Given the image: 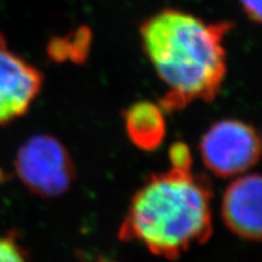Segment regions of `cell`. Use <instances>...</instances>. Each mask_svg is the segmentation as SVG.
<instances>
[{
	"label": "cell",
	"instance_id": "obj_1",
	"mask_svg": "<svg viewBox=\"0 0 262 262\" xmlns=\"http://www.w3.org/2000/svg\"><path fill=\"white\" fill-rule=\"evenodd\" d=\"M232 27L231 22L206 24L175 9L163 10L143 22V49L168 86L164 110L215 98L226 74L224 39Z\"/></svg>",
	"mask_w": 262,
	"mask_h": 262
},
{
	"label": "cell",
	"instance_id": "obj_2",
	"mask_svg": "<svg viewBox=\"0 0 262 262\" xmlns=\"http://www.w3.org/2000/svg\"><path fill=\"white\" fill-rule=\"evenodd\" d=\"M210 191L191 172L170 170L148 180L134 195L120 237L173 258L210 237Z\"/></svg>",
	"mask_w": 262,
	"mask_h": 262
},
{
	"label": "cell",
	"instance_id": "obj_3",
	"mask_svg": "<svg viewBox=\"0 0 262 262\" xmlns=\"http://www.w3.org/2000/svg\"><path fill=\"white\" fill-rule=\"evenodd\" d=\"M15 166L29 191L42 196L63 194L74 175L67 149L49 135H35L26 141L18 150Z\"/></svg>",
	"mask_w": 262,
	"mask_h": 262
},
{
	"label": "cell",
	"instance_id": "obj_4",
	"mask_svg": "<svg viewBox=\"0 0 262 262\" xmlns=\"http://www.w3.org/2000/svg\"><path fill=\"white\" fill-rule=\"evenodd\" d=\"M201 156L206 168L219 176H237L260 157V139L253 126L235 119L215 123L203 136Z\"/></svg>",
	"mask_w": 262,
	"mask_h": 262
},
{
	"label": "cell",
	"instance_id": "obj_5",
	"mask_svg": "<svg viewBox=\"0 0 262 262\" xmlns=\"http://www.w3.org/2000/svg\"><path fill=\"white\" fill-rule=\"evenodd\" d=\"M41 86L40 72L10 50L0 34V125L24 116Z\"/></svg>",
	"mask_w": 262,
	"mask_h": 262
},
{
	"label": "cell",
	"instance_id": "obj_6",
	"mask_svg": "<svg viewBox=\"0 0 262 262\" xmlns=\"http://www.w3.org/2000/svg\"><path fill=\"white\" fill-rule=\"evenodd\" d=\"M222 217L235 234L249 241L261 237V178L257 173L239 176L226 189Z\"/></svg>",
	"mask_w": 262,
	"mask_h": 262
},
{
	"label": "cell",
	"instance_id": "obj_7",
	"mask_svg": "<svg viewBox=\"0 0 262 262\" xmlns=\"http://www.w3.org/2000/svg\"><path fill=\"white\" fill-rule=\"evenodd\" d=\"M125 126L134 145L146 150L162 145L166 131L162 108L148 101L137 102L126 111Z\"/></svg>",
	"mask_w": 262,
	"mask_h": 262
},
{
	"label": "cell",
	"instance_id": "obj_8",
	"mask_svg": "<svg viewBox=\"0 0 262 262\" xmlns=\"http://www.w3.org/2000/svg\"><path fill=\"white\" fill-rule=\"evenodd\" d=\"M68 38L70 44V61L75 64H81L86 61L89 55L93 34L89 27L81 26Z\"/></svg>",
	"mask_w": 262,
	"mask_h": 262
},
{
	"label": "cell",
	"instance_id": "obj_9",
	"mask_svg": "<svg viewBox=\"0 0 262 262\" xmlns=\"http://www.w3.org/2000/svg\"><path fill=\"white\" fill-rule=\"evenodd\" d=\"M169 159L171 163L172 170L182 172H191L193 157L191 149L183 142H176L170 147Z\"/></svg>",
	"mask_w": 262,
	"mask_h": 262
},
{
	"label": "cell",
	"instance_id": "obj_10",
	"mask_svg": "<svg viewBox=\"0 0 262 262\" xmlns=\"http://www.w3.org/2000/svg\"><path fill=\"white\" fill-rule=\"evenodd\" d=\"M0 262H27L21 245L10 235L0 237Z\"/></svg>",
	"mask_w": 262,
	"mask_h": 262
},
{
	"label": "cell",
	"instance_id": "obj_11",
	"mask_svg": "<svg viewBox=\"0 0 262 262\" xmlns=\"http://www.w3.org/2000/svg\"><path fill=\"white\" fill-rule=\"evenodd\" d=\"M47 52L50 60L58 62V63L64 61H70V44H68V38H52L48 44Z\"/></svg>",
	"mask_w": 262,
	"mask_h": 262
},
{
	"label": "cell",
	"instance_id": "obj_12",
	"mask_svg": "<svg viewBox=\"0 0 262 262\" xmlns=\"http://www.w3.org/2000/svg\"><path fill=\"white\" fill-rule=\"evenodd\" d=\"M245 14L254 22L261 21V0H241Z\"/></svg>",
	"mask_w": 262,
	"mask_h": 262
}]
</instances>
